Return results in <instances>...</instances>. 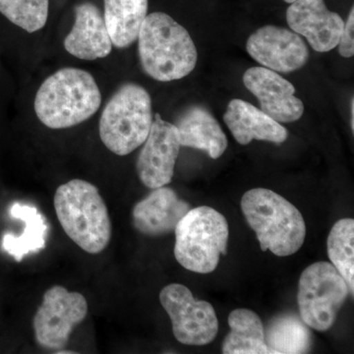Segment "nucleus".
I'll list each match as a JSON object with an SVG mask.
<instances>
[{
    "label": "nucleus",
    "instance_id": "1",
    "mask_svg": "<svg viewBox=\"0 0 354 354\" xmlns=\"http://www.w3.org/2000/svg\"><path fill=\"white\" fill-rule=\"evenodd\" d=\"M102 104L99 86L90 72L66 67L44 81L35 97V113L50 129H66L85 122Z\"/></svg>",
    "mask_w": 354,
    "mask_h": 354
},
{
    "label": "nucleus",
    "instance_id": "2",
    "mask_svg": "<svg viewBox=\"0 0 354 354\" xmlns=\"http://www.w3.org/2000/svg\"><path fill=\"white\" fill-rule=\"evenodd\" d=\"M137 39L142 68L155 80H179L196 67L197 48L189 32L167 14L147 15Z\"/></svg>",
    "mask_w": 354,
    "mask_h": 354
},
{
    "label": "nucleus",
    "instance_id": "3",
    "mask_svg": "<svg viewBox=\"0 0 354 354\" xmlns=\"http://www.w3.org/2000/svg\"><path fill=\"white\" fill-rule=\"evenodd\" d=\"M55 213L65 234L87 253L99 254L111 239V221L99 189L88 181L72 179L55 192Z\"/></svg>",
    "mask_w": 354,
    "mask_h": 354
},
{
    "label": "nucleus",
    "instance_id": "4",
    "mask_svg": "<svg viewBox=\"0 0 354 354\" xmlns=\"http://www.w3.org/2000/svg\"><path fill=\"white\" fill-rule=\"evenodd\" d=\"M241 209L263 251L286 257L304 245L306 235L304 216L278 193L265 188L247 191L241 199Z\"/></svg>",
    "mask_w": 354,
    "mask_h": 354
},
{
    "label": "nucleus",
    "instance_id": "5",
    "mask_svg": "<svg viewBox=\"0 0 354 354\" xmlns=\"http://www.w3.org/2000/svg\"><path fill=\"white\" fill-rule=\"evenodd\" d=\"M153 120L152 99L148 91L138 84H123L102 111L100 137L111 152L127 156L143 145Z\"/></svg>",
    "mask_w": 354,
    "mask_h": 354
},
{
    "label": "nucleus",
    "instance_id": "6",
    "mask_svg": "<svg viewBox=\"0 0 354 354\" xmlns=\"http://www.w3.org/2000/svg\"><path fill=\"white\" fill-rule=\"evenodd\" d=\"M174 256L188 271L209 274L227 250V218L211 207L191 209L177 223Z\"/></svg>",
    "mask_w": 354,
    "mask_h": 354
},
{
    "label": "nucleus",
    "instance_id": "7",
    "mask_svg": "<svg viewBox=\"0 0 354 354\" xmlns=\"http://www.w3.org/2000/svg\"><path fill=\"white\" fill-rule=\"evenodd\" d=\"M349 293L346 279L330 263L310 265L302 272L298 285L300 318L318 332L330 330Z\"/></svg>",
    "mask_w": 354,
    "mask_h": 354
},
{
    "label": "nucleus",
    "instance_id": "8",
    "mask_svg": "<svg viewBox=\"0 0 354 354\" xmlns=\"http://www.w3.org/2000/svg\"><path fill=\"white\" fill-rule=\"evenodd\" d=\"M87 314L88 302L81 293L70 292L62 286L48 288L32 320L39 346L55 353L64 349L74 328Z\"/></svg>",
    "mask_w": 354,
    "mask_h": 354
},
{
    "label": "nucleus",
    "instance_id": "9",
    "mask_svg": "<svg viewBox=\"0 0 354 354\" xmlns=\"http://www.w3.org/2000/svg\"><path fill=\"white\" fill-rule=\"evenodd\" d=\"M160 301L171 318L172 332L179 342L205 346L216 339L218 321L211 304L196 300L189 288L171 283L162 288Z\"/></svg>",
    "mask_w": 354,
    "mask_h": 354
},
{
    "label": "nucleus",
    "instance_id": "10",
    "mask_svg": "<svg viewBox=\"0 0 354 354\" xmlns=\"http://www.w3.org/2000/svg\"><path fill=\"white\" fill-rule=\"evenodd\" d=\"M180 147L176 125L156 113L136 165L140 180L146 187L156 189L171 183Z\"/></svg>",
    "mask_w": 354,
    "mask_h": 354
},
{
    "label": "nucleus",
    "instance_id": "11",
    "mask_svg": "<svg viewBox=\"0 0 354 354\" xmlns=\"http://www.w3.org/2000/svg\"><path fill=\"white\" fill-rule=\"evenodd\" d=\"M247 53L266 68L279 73H291L304 66L309 50L297 32L268 25L253 32L246 43Z\"/></svg>",
    "mask_w": 354,
    "mask_h": 354
},
{
    "label": "nucleus",
    "instance_id": "12",
    "mask_svg": "<svg viewBox=\"0 0 354 354\" xmlns=\"http://www.w3.org/2000/svg\"><path fill=\"white\" fill-rule=\"evenodd\" d=\"M291 31L304 36L318 53L337 48L344 31L341 16L327 8L325 0H297L286 10Z\"/></svg>",
    "mask_w": 354,
    "mask_h": 354
},
{
    "label": "nucleus",
    "instance_id": "13",
    "mask_svg": "<svg viewBox=\"0 0 354 354\" xmlns=\"http://www.w3.org/2000/svg\"><path fill=\"white\" fill-rule=\"evenodd\" d=\"M247 90L260 102L261 111L279 123L295 122L304 113V102L295 97V88L278 72L252 67L243 75Z\"/></svg>",
    "mask_w": 354,
    "mask_h": 354
},
{
    "label": "nucleus",
    "instance_id": "14",
    "mask_svg": "<svg viewBox=\"0 0 354 354\" xmlns=\"http://www.w3.org/2000/svg\"><path fill=\"white\" fill-rule=\"evenodd\" d=\"M67 53L79 59H101L113 50V41L99 7L92 2L75 6V22L64 39Z\"/></svg>",
    "mask_w": 354,
    "mask_h": 354
},
{
    "label": "nucleus",
    "instance_id": "15",
    "mask_svg": "<svg viewBox=\"0 0 354 354\" xmlns=\"http://www.w3.org/2000/svg\"><path fill=\"white\" fill-rule=\"evenodd\" d=\"M188 203L179 199L171 188H156L135 205L132 212L133 225L141 234L162 236L171 234L177 223L189 211Z\"/></svg>",
    "mask_w": 354,
    "mask_h": 354
},
{
    "label": "nucleus",
    "instance_id": "16",
    "mask_svg": "<svg viewBox=\"0 0 354 354\" xmlns=\"http://www.w3.org/2000/svg\"><path fill=\"white\" fill-rule=\"evenodd\" d=\"M223 120L241 145H247L252 140L281 144L288 139V130L281 123L243 100L230 102Z\"/></svg>",
    "mask_w": 354,
    "mask_h": 354
},
{
    "label": "nucleus",
    "instance_id": "17",
    "mask_svg": "<svg viewBox=\"0 0 354 354\" xmlns=\"http://www.w3.org/2000/svg\"><path fill=\"white\" fill-rule=\"evenodd\" d=\"M174 125L181 146L204 151L214 160L221 157L227 150V138L220 123L203 106H191Z\"/></svg>",
    "mask_w": 354,
    "mask_h": 354
},
{
    "label": "nucleus",
    "instance_id": "18",
    "mask_svg": "<svg viewBox=\"0 0 354 354\" xmlns=\"http://www.w3.org/2000/svg\"><path fill=\"white\" fill-rule=\"evenodd\" d=\"M104 7L113 46L127 48L134 44L148 15V0H104Z\"/></svg>",
    "mask_w": 354,
    "mask_h": 354
},
{
    "label": "nucleus",
    "instance_id": "19",
    "mask_svg": "<svg viewBox=\"0 0 354 354\" xmlns=\"http://www.w3.org/2000/svg\"><path fill=\"white\" fill-rule=\"evenodd\" d=\"M10 215L22 221L25 223V230L19 236L4 234L2 248L17 262H21L28 254L39 252L46 247L48 225L38 209L30 205L14 203L10 208Z\"/></svg>",
    "mask_w": 354,
    "mask_h": 354
},
{
    "label": "nucleus",
    "instance_id": "20",
    "mask_svg": "<svg viewBox=\"0 0 354 354\" xmlns=\"http://www.w3.org/2000/svg\"><path fill=\"white\" fill-rule=\"evenodd\" d=\"M230 333L223 344L225 354L268 353L260 317L249 309H235L228 316Z\"/></svg>",
    "mask_w": 354,
    "mask_h": 354
},
{
    "label": "nucleus",
    "instance_id": "21",
    "mask_svg": "<svg viewBox=\"0 0 354 354\" xmlns=\"http://www.w3.org/2000/svg\"><path fill=\"white\" fill-rule=\"evenodd\" d=\"M265 342L268 353H306L311 348V333L301 318L283 314L270 323L265 333Z\"/></svg>",
    "mask_w": 354,
    "mask_h": 354
},
{
    "label": "nucleus",
    "instance_id": "22",
    "mask_svg": "<svg viewBox=\"0 0 354 354\" xmlns=\"http://www.w3.org/2000/svg\"><path fill=\"white\" fill-rule=\"evenodd\" d=\"M354 221L342 218L333 225L328 236V254L332 265L346 279L354 293Z\"/></svg>",
    "mask_w": 354,
    "mask_h": 354
},
{
    "label": "nucleus",
    "instance_id": "23",
    "mask_svg": "<svg viewBox=\"0 0 354 354\" xmlns=\"http://www.w3.org/2000/svg\"><path fill=\"white\" fill-rule=\"evenodd\" d=\"M48 8L50 0H0V13L30 34L46 26Z\"/></svg>",
    "mask_w": 354,
    "mask_h": 354
},
{
    "label": "nucleus",
    "instance_id": "24",
    "mask_svg": "<svg viewBox=\"0 0 354 354\" xmlns=\"http://www.w3.org/2000/svg\"><path fill=\"white\" fill-rule=\"evenodd\" d=\"M339 53L342 57L349 58L354 55V9L351 8L348 21L344 23V31L339 39Z\"/></svg>",
    "mask_w": 354,
    "mask_h": 354
},
{
    "label": "nucleus",
    "instance_id": "25",
    "mask_svg": "<svg viewBox=\"0 0 354 354\" xmlns=\"http://www.w3.org/2000/svg\"><path fill=\"white\" fill-rule=\"evenodd\" d=\"M351 127H353V131L354 129V102H353V97L351 99Z\"/></svg>",
    "mask_w": 354,
    "mask_h": 354
},
{
    "label": "nucleus",
    "instance_id": "26",
    "mask_svg": "<svg viewBox=\"0 0 354 354\" xmlns=\"http://www.w3.org/2000/svg\"><path fill=\"white\" fill-rule=\"evenodd\" d=\"M286 3H292V2L297 1V0H283Z\"/></svg>",
    "mask_w": 354,
    "mask_h": 354
}]
</instances>
